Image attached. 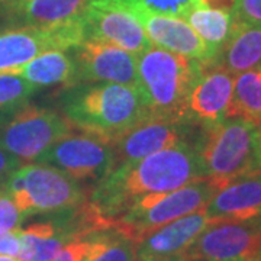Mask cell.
Wrapping results in <instances>:
<instances>
[{"label":"cell","mask_w":261,"mask_h":261,"mask_svg":"<svg viewBox=\"0 0 261 261\" xmlns=\"http://www.w3.org/2000/svg\"><path fill=\"white\" fill-rule=\"evenodd\" d=\"M195 141L181 142L148 157L123 163L94 183L89 205L109 226L142 197L177 190L202 178Z\"/></svg>","instance_id":"1"},{"label":"cell","mask_w":261,"mask_h":261,"mask_svg":"<svg viewBox=\"0 0 261 261\" xmlns=\"http://www.w3.org/2000/svg\"><path fill=\"white\" fill-rule=\"evenodd\" d=\"M58 106L74 129L109 141L149 116L135 87L108 82L64 87L58 94Z\"/></svg>","instance_id":"2"},{"label":"cell","mask_w":261,"mask_h":261,"mask_svg":"<svg viewBox=\"0 0 261 261\" xmlns=\"http://www.w3.org/2000/svg\"><path fill=\"white\" fill-rule=\"evenodd\" d=\"M200 71L202 61L152 44L138 54L137 90L149 115L187 122V99Z\"/></svg>","instance_id":"3"},{"label":"cell","mask_w":261,"mask_h":261,"mask_svg":"<svg viewBox=\"0 0 261 261\" xmlns=\"http://www.w3.org/2000/svg\"><path fill=\"white\" fill-rule=\"evenodd\" d=\"M195 147L202 176L221 186L261 170L257 125L240 116H229L211 126L199 128Z\"/></svg>","instance_id":"4"},{"label":"cell","mask_w":261,"mask_h":261,"mask_svg":"<svg viewBox=\"0 0 261 261\" xmlns=\"http://www.w3.org/2000/svg\"><path fill=\"white\" fill-rule=\"evenodd\" d=\"M2 186L27 218L79 207L89 200L90 190L64 171L41 163H23Z\"/></svg>","instance_id":"5"},{"label":"cell","mask_w":261,"mask_h":261,"mask_svg":"<svg viewBox=\"0 0 261 261\" xmlns=\"http://www.w3.org/2000/svg\"><path fill=\"white\" fill-rule=\"evenodd\" d=\"M219 187L222 186L218 181L202 177L177 190L142 197L119 216L112 226L137 241L159 226L203 211Z\"/></svg>","instance_id":"6"},{"label":"cell","mask_w":261,"mask_h":261,"mask_svg":"<svg viewBox=\"0 0 261 261\" xmlns=\"http://www.w3.org/2000/svg\"><path fill=\"white\" fill-rule=\"evenodd\" d=\"M45 216V219L19 229L20 250L16 257L19 261H51L67 244L109 226L89 202Z\"/></svg>","instance_id":"7"},{"label":"cell","mask_w":261,"mask_h":261,"mask_svg":"<svg viewBox=\"0 0 261 261\" xmlns=\"http://www.w3.org/2000/svg\"><path fill=\"white\" fill-rule=\"evenodd\" d=\"M74 130L58 111L27 105L0 125V147L22 163L35 160L54 142Z\"/></svg>","instance_id":"8"},{"label":"cell","mask_w":261,"mask_h":261,"mask_svg":"<svg viewBox=\"0 0 261 261\" xmlns=\"http://www.w3.org/2000/svg\"><path fill=\"white\" fill-rule=\"evenodd\" d=\"M35 163L53 166L77 181L92 183V186L116 167L111 141L96 134L75 132V129L54 142Z\"/></svg>","instance_id":"9"},{"label":"cell","mask_w":261,"mask_h":261,"mask_svg":"<svg viewBox=\"0 0 261 261\" xmlns=\"http://www.w3.org/2000/svg\"><path fill=\"white\" fill-rule=\"evenodd\" d=\"M84 41L82 15L51 29H9L0 32V73H12L49 49H70Z\"/></svg>","instance_id":"10"},{"label":"cell","mask_w":261,"mask_h":261,"mask_svg":"<svg viewBox=\"0 0 261 261\" xmlns=\"http://www.w3.org/2000/svg\"><path fill=\"white\" fill-rule=\"evenodd\" d=\"M261 248V219L214 222L185 252L190 261H255Z\"/></svg>","instance_id":"11"},{"label":"cell","mask_w":261,"mask_h":261,"mask_svg":"<svg viewBox=\"0 0 261 261\" xmlns=\"http://www.w3.org/2000/svg\"><path fill=\"white\" fill-rule=\"evenodd\" d=\"M82 20L84 41L112 44L135 56L151 45L140 20L121 0H89Z\"/></svg>","instance_id":"12"},{"label":"cell","mask_w":261,"mask_h":261,"mask_svg":"<svg viewBox=\"0 0 261 261\" xmlns=\"http://www.w3.org/2000/svg\"><path fill=\"white\" fill-rule=\"evenodd\" d=\"M199 126L189 122L147 116L132 128L111 140L116 166L148 157L161 149L196 140Z\"/></svg>","instance_id":"13"},{"label":"cell","mask_w":261,"mask_h":261,"mask_svg":"<svg viewBox=\"0 0 261 261\" xmlns=\"http://www.w3.org/2000/svg\"><path fill=\"white\" fill-rule=\"evenodd\" d=\"M77 83H118L137 89V56L122 48L87 39L70 48Z\"/></svg>","instance_id":"14"},{"label":"cell","mask_w":261,"mask_h":261,"mask_svg":"<svg viewBox=\"0 0 261 261\" xmlns=\"http://www.w3.org/2000/svg\"><path fill=\"white\" fill-rule=\"evenodd\" d=\"M233 77L219 65L202 61L186 105V119L199 128L211 126L226 118L232 96Z\"/></svg>","instance_id":"15"},{"label":"cell","mask_w":261,"mask_h":261,"mask_svg":"<svg viewBox=\"0 0 261 261\" xmlns=\"http://www.w3.org/2000/svg\"><path fill=\"white\" fill-rule=\"evenodd\" d=\"M89 0H3L0 29H51L79 18Z\"/></svg>","instance_id":"16"},{"label":"cell","mask_w":261,"mask_h":261,"mask_svg":"<svg viewBox=\"0 0 261 261\" xmlns=\"http://www.w3.org/2000/svg\"><path fill=\"white\" fill-rule=\"evenodd\" d=\"M209 224L205 211H199L144 233L135 245L137 261H166L185 255Z\"/></svg>","instance_id":"17"},{"label":"cell","mask_w":261,"mask_h":261,"mask_svg":"<svg viewBox=\"0 0 261 261\" xmlns=\"http://www.w3.org/2000/svg\"><path fill=\"white\" fill-rule=\"evenodd\" d=\"M203 211L211 224L261 219V170L225 183L212 196Z\"/></svg>","instance_id":"18"},{"label":"cell","mask_w":261,"mask_h":261,"mask_svg":"<svg viewBox=\"0 0 261 261\" xmlns=\"http://www.w3.org/2000/svg\"><path fill=\"white\" fill-rule=\"evenodd\" d=\"M152 45L185 56L196 61H211L214 53L199 38L185 19L152 15L142 10H130Z\"/></svg>","instance_id":"19"},{"label":"cell","mask_w":261,"mask_h":261,"mask_svg":"<svg viewBox=\"0 0 261 261\" xmlns=\"http://www.w3.org/2000/svg\"><path fill=\"white\" fill-rule=\"evenodd\" d=\"M207 64L219 65L232 75L261 67V27L233 20L228 39Z\"/></svg>","instance_id":"20"},{"label":"cell","mask_w":261,"mask_h":261,"mask_svg":"<svg viewBox=\"0 0 261 261\" xmlns=\"http://www.w3.org/2000/svg\"><path fill=\"white\" fill-rule=\"evenodd\" d=\"M12 73L23 77L35 87H70L77 84V70L70 49L45 51Z\"/></svg>","instance_id":"21"},{"label":"cell","mask_w":261,"mask_h":261,"mask_svg":"<svg viewBox=\"0 0 261 261\" xmlns=\"http://www.w3.org/2000/svg\"><path fill=\"white\" fill-rule=\"evenodd\" d=\"M240 116L258 125L261 122V67L233 79L232 96L226 118Z\"/></svg>","instance_id":"22"},{"label":"cell","mask_w":261,"mask_h":261,"mask_svg":"<svg viewBox=\"0 0 261 261\" xmlns=\"http://www.w3.org/2000/svg\"><path fill=\"white\" fill-rule=\"evenodd\" d=\"M185 20L209 47L215 57L232 31L233 15L224 10L196 6L187 13Z\"/></svg>","instance_id":"23"},{"label":"cell","mask_w":261,"mask_h":261,"mask_svg":"<svg viewBox=\"0 0 261 261\" xmlns=\"http://www.w3.org/2000/svg\"><path fill=\"white\" fill-rule=\"evenodd\" d=\"M135 245V240L113 226L100 229L89 235L82 261H137Z\"/></svg>","instance_id":"24"},{"label":"cell","mask_w":261,"mask_h":261,"mask_svg":"<svg viewBox=\"0 0 261 261\" xmlns=\"http://www.w3.org/2000/svg\"><path fill=\"white\" fill-rule=\"evenodd\" d=\"M38 87L13 73H0V125L29 103Z\"/></svg>","instance_id":"25"},{"label":"cell","mask_w":261,"mask_h":261,"mask_svg":"<svg viewBox=\"0 0 261 261\" xmlns=\"http://www.w3.org/2000/svg\"><path fill=\"white\" fill-rule=\"evenodd\" d=\"M129 10H142L152 15L186 18V15L197 6V0H121Z\"/></svg>","instance_id":"26"},{"label":"cell","mask_w":261,"mask_h":261,"mask_svg":"<svg viewBox=\"0 0 261 261\" xmlns=\"http://www.w3.org/2000/svg\"><path fill=\"white\" fill-rule=\"evenodd\" d=\"M27 215L19 209L13 199L0 183V229L15 231L19 229Z\"/></svg>","instance_id":"27"},{"label":"cell","mask_w":261,"mask_h":261,"mask_svg":"<svg viewBox=\"0 0 261 261\" xmlns=\"http://www.w3.org/2000/svg\"><path fill=\"white\" fill-rule=\"evenodd\" d=\"M233 20L261 27V0H237Z\"/></svg>","instance_id":"28"},{"label":"cell","mask_w":261,"mask_h":261,"mask_svg":"<svg viewBox=\"0 0 261 261\" xmlns=\"http://www.w3.org/2000/svg\"><path fill=\"white\" fill-rule=\"evenodd\" d=\"M89 245V235L83 238H77L70 244H67L63 250L57 254L51 261H82L84 252Z\"/></svg>","instance_id":"29"},{"label":"cell","mask_w":261,"mask_h":261,"mask_svg":"<svg viewBox=\"0 0 261 261\" xmlns=\"http://www.w3.org/2000/svg\"><path fill=\"white\" fill-rule=\"evenodd\" d=\"M19 229L6 231V232L0 235V255L13 257V258L18 257L19 250H20V235H19Z\"/></svg>","instance_id":"30"},{"label":"cell","mask_w":261,"mask_h":261,"mask_svg":"<svg viewBox=\"0 0 261 261\" xmlns=\"http://www.w3.org/2000/svg\"><path fill=\"white\" fill-rule=\"evenodd\" d=\"M23 163L15 155H12L6 149L0 147V183L5 181L10 173H13L16 168H19Z\"/></svg>","instance_id":"31"},{"label":"cell","mask_w":261,"mask_h":261,"mask_svg":"<svg viewBox=\"0 0 261 261\" xmlns=\"http://www.w3.org/2000/svg\"><path fill=\"white\" fill-rule=\"evenodd\" d=\"M235 5L237 0H197V6H203V8H209V9L224 10L233 15L235 10Z\"/></svg>","instance_id":"32"},{"label":"cell","mask_w":261,"mask_h":261,"mask_svg":"<svg viewBox=\"0 0 261 261\" xmlns=\"http://www.w3.org/2000/svg\"><path fill=\"white\" fill-rule=\"evenodd\" d=\"M257 147H258V157L261 163V122L257 125Z\"/></svg>","instance_id":"33"},{"label":"cell","mask_w":261,"mask_h":261,"mask_svg":"<svg viewBox=\"0 0 261 261\" xmlns=\"http://www.w3.org/2000/svg\"><path fill=\"white\" fill-rule=\"evenodd\" d=\"M166 261H190L187 258L186 255H180V257H176V258H171V260H166Z\"/></svg>","instance_id":"34"},{"label":"cell","mask_w":261,"mask_h":261,"mask_svg":"<svg viewBox=\"0 0 261 261\" xmlns=\"http://www.w3.org/2000/svg\"><path fill=\"white\" fill-rule=\"evenodd\" d=\"M0 261H19L18 258L13 257H6V255H0Z\"/></svg>","instance_id":"35"},{"label":"cell","mask_w":261,"mask_h":261,"mask_svg":"<svg viewBox=\"0 0 261 261\" xmlns=\"http://www.w3.org/2000/svg\"><path fill=\"white\" fill-rule=\"evenodd\" d=\"M255 261H261V248H260V251H258V255H257Z\"/></svg>","instance_id":"36"},{"label":"cell","mask_w":261,"mask_h":261,"mask_svg":"<svg viewBox=\"0 0 261 261\" xmlns=\"http://www.w3.org/2000/svg\"><path fill=\"white\" fill-rule=\"evenodd\" d=\"M0 2H3V0H0Z\"/></svg>","instance_id":"37"}]
</instances>
